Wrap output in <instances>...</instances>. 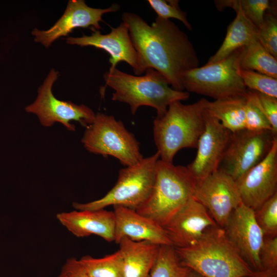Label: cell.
<instances>
[{
    "label": "cell",
    "instance_id": "7a4b0ae2",
    "mask_svg": "<svg viewBox=\"0 0 277 277\" xmlns=\"http://www.w3.org/2000/svg\"><path fill=\"white\" fill-rule=\"evenodd\" d=\"M174 248L182 264L203 277H242L253 271L219 226L194 245Z\"/></svg>",
    "mask_w": 277,
    "mask_h": 277
},
{
    "label": "cell",
    "instance_id": "d6a6232c",
    "mask_svg": "<svg viewBox=\"0 0 277 277\" xmlns=\"http://www.w3.org/2000/svg\"><path fill=\"white\" fill-rule=\"evenodd\" d=\"M259 258L262 269H277V235L264 236Z\"/></svg>",
    "mask_w": 277,
    "mask_h": 277
},
{
    "label": "cell",
    "instance_id": "8fae6325",
    "mask_svg": "<svg viewBox=\"0 0 277 277\" xmlns=\"http://www.w3.org/2000/svg\"><path fill=\"white\" fill-rule=\"evenodd\" d=\"M193 196L205 206L222 228L231 212L242 203L236 181L219 170L196 181Z\"/></svg>",
    "mask_w": 277,
    "mask_h": 277
},
{
    "label": "cell",
    "instance_id": "4dcf8cb0",
    "mask_svg": "<svg viewBox=\"0 0 277 277\" xmlns=\"http://www.w3.org/2000/svg\"><path fill=\"white\" fill-rule=\"evenodd\" d=\"M247 95L267 118L273 133L277 136V98L249 89Z\"/></svg>",
    "mask_w": 277,
    "mask_h": 277
},
{
    "label": "cell",
    "instance_id": "ffe728a7",
    "mask_svg": "<svg viewBox=\"0 0 277 277\" xmlns=\"http://www.w3.org/2000/svg\"><path fill=\"white\" fill-rule=\"evenodd\" d=\"M124 277H149L160 245L123 238L118 243Z\"/></svg>",
    "mask_w": 277,
    "mask_h": 277
},
{
    "label": "cell",
    "instance_id": "6da1fadb",
    "mask_svg": "<svg viewBox=\"0 0 277 277\" xmlns=\"http://www.w3.org/2000/svg\"><path fill=\"white\" fill-rule=\"evenodd\" d=\"M122 17L137 53L135 75L152 68L165 77L173 89L184 91V73L199 63L188 35L169 19L157 16L150 25L132 12H124Z\"/></svg>",
    "mask_w": 277,
    "mask_h": 277
},
{
    "label": "cell",
    "instance_id": "9a60e30c",
    "mask_svg": "<svg viewBox=\"0 0 277 277\" xmlns=\"http://www.w3.org/2000/svg\"><path fill=\"white\" fill-rule=\"evenodd\" d=\"M120 6L113 4L105 9L94 8L87 5L84 0H70L62 16L47 30L34 28L32 34L37 43L49 47L59 37L66 36L77 28H89L98 30L102 28L100 22L107 13L118 11Z\"/></svg>",
    "mask_w": 277,
    "mask_h": 277
},
{
    "label": "cell",
    "instance_id": "e0dca14e",
    "mask_svg": "<svg viewBox=\"0 0 277 277\" xmlns=\"http://www.w3.org/2000/svg\"><path fill=\"white\" fill-rule=\"evenodd\" d=\"M90 35L83 34L81 37H68L66 43L81 47L93 46L108 52L110 57L109 70L116 68L117 64L124 61L128 64L134 71L137 66L136 52L130 39L127 27L122 22L117 27L111 28L108 34H102L95 29Z\"/></svg>",
    "mask_w": 277,
    "mask_h": 277
},
{
    "label": "cell",
    "instance_id": "484cf974",
    "mask_svg": "<svg viewBox=\"0 0 277 277\" xmlns=\"http://www.w3.org/2000/svg\"><path fill=\"white\" fill-rule=\"evenodd\" d=\"M214 3L220 11L226 8L240 9L257 28L262 24L265 12L272 8L268 0H220L214 1Z\"/></svg>",
    "mask_w": 277,
    "mask_h": 277
},
{
    "label": "cell",
    "instance_id": "e575fe53",
    "mask_svg": "<svg viewBox=\"0 0 277 277\" xmlns=\"http://www.w3.org/2000/svg\"><path fill=\"white\" fill-rule=\"evenodd\" d=\"M242 277H277V269L253 270L251 273Z\"/></svg>",
    "mask_w": 277,
    "mask_h": 277
},
{
    "label": "cell",
    "instance_id": "603a6c76",
    "mask_svg": "<svg viewBox=\"0 0 277 277\" xmlns=\"http://www.w3.org/2000/svg\"><path fill=\"white\" fill-rule=\"evenodd\" d=\"M276 60L256 40L243 48L240 67L277 78Z\"/></svg>",
    "mask_w": 277,
    "mask_h": 277
},
{
    "label": "cell",
    "instance_id": "30bf717a",
    "mask_svg": "<svg viewBox=\"0 0 277 277\" xmlns=\"http://www.w3.org/2000/svg\"><path fill=\"white\" fill-rule=\"evenodd\" d=\"M276 139L270 130L244 129L232 133L217 170L237 180L264 159Z\"/></svg>",
    "mask_w": 277,
    "mask_h": 277
},
{
    "label": "cell",
    "instance_id": "9c48e42d",
    "mask_svg": "<svg viewBox=\"0 0 277 277\" xmlns=\"http://www.w3.org/2000/svg\"><path fill=\"white\" fill-rule=\"evenodd\" d=\"M58 75L57 71L54 69L51 70L39 87L35 101L25 108L26 111L36 114L41 124L45 127L60 123L68 130L73 131L75 126L70 122L75 121L86 128L93 123L96 114L85 105L61 101L54 96L52 88Z\"/></svg>",
    "mask_w": 277,
    "mask_h": 277
},
{
    "label": "cell",
    "instance_id": "5bb4252c",
    "mask_svg": "<svg viewBox=\"0 0 277 277\" xmlns=\"http://www.w3.org/2000/svg\"><path fill=\"white\" fill-rule=\"evenodd\" d=\"M204 117L205 128L198 141L196 156L187 166L196 181L218 169L232 134L205 109Z\"/></svg>",
    "mask_w": 277,
    "mask_h": 277
},
{
    "label": "cell",
    "instance_id": "d590c367",
    "mask_svg": "<svg viewBox=\"0 0 277 277\" xmlns=\"http://www.w3.org/2000/svg\"><path fill=\"white\" fill-rule=\"evenodd\" d=\"M186 277H203L199 273H196V272L190 270Z\"/></svg>",
    "mask_w": 277,
    "mask_h": 277
},
{
    "label": "cell",
    "instance_id": "4316f807",
    "mask_svg": "<svg viewBox=\"0 0 277 277\" xmlns=\"http://www.w3.org/2000/svg\"><path fill=\"white\" fill-rule=\"evenodd\" d=\"M239 73L247 89L277 98V78L254 71L241 69Z\"/></svg>",
    "mask_w": 277,
    "mask_h": 277
},
{
    "label": "cell",
    "instance_id": "ba28073f",
    "mask_svg": "<svg viewBox=\"0 0 277 277\" xmlns=\"http://www.w3.org/2000/svg\"><path fill=\"white\" fill-rule=\"evenodd\" d=\"M90 152L115 157L123 165H135L144 157L140 144L123 122L110 115L98 112L86 127L81 140Z\"/></svg>",
    "mask_w": 277,
    "mask_h": 277
},
{
    "label": "cell",
    "instance_id": "44dd1931",
    "mask_svg": "<svg viewBox=\"0 0 277 277\" xmlns=\"http://www.w3.org/2000/svg\"><path fill=\"white\" fill-rule=\"evenodd\" d=\"M234 10L236 16L228 27L223 43L215 54L209 58L207 64L220 61L236 50L258 40V28L240 9L236 8Z\"/></svg>",
    "mask_w": 277,
    "mask_h": 277
},
{
    "label": "cell",
    "instance_id": "cb8c5ba5",
    "mask_svg": "<svg viewBox=\"0 0 277 277\" xmlns=\"http://www.w3.org/2000/svg\"><path fill=\"white\" fill-rule=\"evenodd\" d=\"M78 260L89 277H124L119 250L103 258H95L88 255Z\"/></svg>",
    "mask_w": 277,
    "mask_h": 277
},
{
    "label": "cell",
    "instance_id": "d4e9b609",
    "mask_svg": "<svg viewBox=\"0 0 277 277\" xmlns=\"http://www.w3.org/2000/svg\"><path fill=\"white\" fill-rule=\"evenodd\" d=\"M190 270L182 264L173 246L161 245L149 277H186Z\"/></svg>",
    "mask_w": 277,
    "mask_h": 277
},
{
    "label": "cell",
    "instance_id": "f546056e",
    "mask_svg": "<svg viewBox=\"0 0 277 277\" xmlns=\"http://www.w3.org/2000/svg\"><path fill=\"white\" fill-rule=\"evenodd\" d=\"M147 2L157 14V17L165 19H176L188 29H191V25L187 18V13L180 9L178 1L148 0Z\"/></svg>",
    "mask_w": 277,
    "mask_h": 277
},
{
    "label": "cell",
    "instance_id": "52a82bcc",
    "mask_svg": "<svg viewBox=\"0 0 277 277\" xmlns=\"http://www.w3.org/2000/svg\"><path fill=\"white\" fill-rule=\"evenodd\" d=\"M243 48L220 61L185 72L182 77L184 89L215 100L246 97L247 89L239 73Z\"/></svg>",
    "mask_w": 277,
    "mask_h": 277
},
{
    "label": "cell",
    "instance_id": "7402d4cb",
    "mask_svg": "<svg viewBox=\"0 0 277 277\" xmlns=\"http://www.w3.org/2000/svg\"><path fill=\"white\" fill-rule=\"evenodd\" d=\"M246 96H239L209 101L204 108L211 116L231 133L245 129V105Z\"/></svg>",
    "mask_w": 277,
    "mask_h": 277
},
{
    "label": "cell",
    "instance_id": "4fadbf2b",
    "mask_svg": "<svg viewBox=\"0 0 277 277\" xmlns=\"http://www.w3.org/2000/svg\"><path fill=\"white\" fill-rule=\"evenodd\" d=\"M235 181L242 202L254 211L277 193V139L264 159Z\"/></svg>",
    "mask_w": 277,
    "mask_h": 277
},
{
    "label": "cell",
    "instance_id": "277c9868",
    "mask_svg": "<svg viewBox=\"0 0 277 277\" xmlns=\"http://www.w3.org/2000/svg\"><path fill=\"white\" fill-rule=\"evenodd\" d=\"M196 185V179L187 167L159 159L151 190L135 211L164 227L194 196Z\"/></svg>",
    "mask_w": 277,
    "mask_h": 277
},
{
    "label": "cell",
    "instance_id": "ac0fdd59",
    "mask_svg": "<svg viewBox=\"0 0 277 277\" xmlns=\"http://www.w3.org/2000/svg\"><path fill=\"white\" fill-rule=\"evenodd\" d=\"M113 208L115 243L125 237L134 241L172 246L164 228L152 220L123 206H113Z\"/></svg>",
    "mask_w": 277,
    "mask_h": 277
},
{
    "label": "cell",
    "instance_id": "5b68a950",
    "mask_svg": "<svg viewBox=\"0 0 277 277\" xmlns=\"http://www.w3.org/2000/svg\"><path fill=\"white\" fill-rule=\"evenodd\" d=\"M205 98L185 105L180 101L171 103L166 112L153 121L154 143L162 161L173 163L176 153L186 148H196L205 128Z\"/></svg>",
    "mask_w": 277,
    "mask_h": 277
},
{
    "label": "cell",
    "instance_id": "2e32d148",
    "mask_svg": "<svg viewBox=\"0 0 277 277\" xmlns=\"http://www.w3.org/2000/svg\"><path fill=\"white\" fill-rule=\"evenodd\" d=\"M217 226L208 210L193 196L163 228L172 246L184 248L195 244Z\"/></svg>",
    "mask_w": 277,
    "mask_h": 277
},
{
    "label": "cell",
    "instance_id": "d6986e66",
    "mask_svg": "<svg viewBox=\"0 0 277 277\" xmlns=\"http://www.w3.org/2000/svg\"><path fill=\"white\" fill-rule=\"evenodd\" d=\"M56 217L64 227L77 238L94 234L108 242L114 241L115 216L113 211L104 209L76 210L58 213Z\"/></svg>",
    "mask_w": 277,
    "mask_h": 277
},
{
    "label": "cell",
    "instance_id": "8992f818",
    "mask_svg": "<svg viewBox=\"0 0 277 277\" xmlns=\"http://www.w3.org/2000/svg\"><path fill=\"white\" fill-rule=\"evenodd\" d=\"M159 159L157 151L135 165L121 169L116 183L105 195L86 203L73 202V208L77 210H96L109 206L120 205L135 210L151 190Z\"/></svg>",
    "mask_w": 277,
    "mask_h": 277
},
{
    "label": "cell",
    "instance_id": "7c38bea8",
    "mask_svg": "<svg viewBox=\"0 0 277 277\" xmlns=\"http://www.w3.org/2000/svg\"><path fill=\"white\" fill-rule=\"evenodd\" d=\"M242 258L253 270L262 269L259 252L264 235L255 212L242 202L231 212L223 228Z\"/></svg>",
    "mask_w": 277,
    "mask_h": 277
},
{
    "label": "cell",
    "instance_id": "83f0119b",
    "mask_svg": "<svg viewBox=\"0 0 277 277\" xmlns=\"http://www.w3.org/2000/svg\"><path fill=\"white\" fill-rule=\"evenodd\" d=\"M258 40L263 47L277 59V17L273 8L264 15L258 28Z\"/></svg>",
    "mask_w": 277,
    "mask_h": 277
},
{
    "label": "cell",
    "instance_id": "1f68e13d",
    "mask_svg": "<svg viewBox=\"0 0 277 277\" xmlns=\"http://www.w3.org/2000/svg\"><path fill=\"white\" fill-rule=\"evenodd\" d=\"M245 129L254 131L270 130L271 126L260 109L247 94L245 105Z\"/></svg>",
    "mask_w": 277,
    "mask_h": 277
},
{
    "label": "cell",
    "instance_id": "836d02e7",
    "mask_svg": "<svg viewBox=\"0 0 277 277\" xmlns=\"http://www.w3.org/2000/svg\"><path fill=\"white\" fill-rule=\"evenodd\" d=\"M56 277H89L79 260L75 258L68 259Z\"/></svg>",
    "mask_w": 277,
    "mask_h": 277
},
{
    "label": "cell",
    "instance_id": "f1b7e54d",
    "mask_svg": "<svg viewBox=\"0 0 277 277\" xmlns=\"http://www.w3.org/2000/svg\"><path fill=\"white\" fill-rule=\"evenodd\" d=\"M257 223L264 236L277 235V193L254 211Z\"/></svg>",
    "mask_w": 277,
    "mask_h": 277
},
{
    "label": "cell",
    "instance_id": "3957f363",
    "mask_svg": "<svg viewBox=\"0 0 277 277\" xmlns=\"http://www.w3.org/2000/svg\"><path fill=\"white\" fill-rule=\"evenodd\" d=\"M145 72L143 76L133 75L116 68L106 72V85L114 90L112 100L128 104L133 115L139 107L146 106L155 109L157 116H160L172 102L189 97V92L170 87L168 80L157 71L148 68Z\"/></svg>",
    "mask_w": 277,
    "mask_h": 277
}]
</instances>
